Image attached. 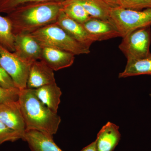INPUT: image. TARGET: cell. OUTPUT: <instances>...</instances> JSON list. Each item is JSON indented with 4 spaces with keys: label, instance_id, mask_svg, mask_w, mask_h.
Listing matches in <instances>:
<instances>
[{
    "label": "cell",
    "instance_id": "11",
    "mask_svg": "<svg viewBox=\"0 0 151 151\" xmlns=\"http://www.w3.org/2000/svg\"><path fill=\"white\" fill-rule=\"evenodd\" d=\"M55 82L54 70L41 60L30 65L27 88L35 89Z\"/></svg>",
    "mask_w": 151,
    "mask_h": 151
},
{
    "label": "cell",
    "instance_id": "22",
    "mask_svg": "<svg viewBox=\"0 0 151 151\" xmlns=\"http://www.w3.org/2000/svg\"><path fill=\"white\" fill-rule=\"evenodd\" d=\"M22 139L17 132L11 129L0 121V145L6 142H14Z\"/></svg>",
    "mask_w": 151,
    "mask_h": 151
},
{
    "label": "cell",
    "instance_id": "8",
    "mask_svg": "<svg viewBox=\"0 0 151 151\" xmlns=\"http://www.w3.org/2000/svg\"><path fill=\"white\" fill-rule=\"evenodd\" d=\"M0 121L21 135L23 139L26 128L18 101L0 105Z\"/></svg>",
    "mask_w": 151,
    "mask_h": 151
},
{
    "label": "cell",
    "instance_id": "19",
    "mask_svg": "<svg viewBox=\"0 0 151 151\" xmlns=\"http://www.w3.org/2000/svg\"><path fill=\"white\" fill-rule=\"evenodd\" d=\"M62 11L70 18L82 24L91 18L83 6L76 2H63Z\"/></svg>",
    "mask_w": 151,
    "mask_h": 151
},
{
    "label": "cell",
    "instance_id": "24",
    "mask_svg": "<svg viewBox=\"0 0 151 151\" xmlns=\"http://www.w3.org/2000/svg\"><path fill=\"white\" fill-rule=\"evenodd\" d=\"M0 85L4 88H15L12 79L5 70L0 66Z\"/></svg>",
    "mask_w": 151,
    "mask_h": 151
},
{
    "label": "cell",
    "instance_id": "4",
    "mask_svg": "<svg viewBox=\"0 0 151 151\" xmlns=\"http://www.w3.org/2000/svg\"><path fill=\"white\" fill-rule=\"evenodd\" d=\"M110 20L123 37L135 30L151 27V8L136 11L112 8Z\"/></svg>",
    "mask_w": 151,
    "mask_h": 151
},
{
    "label": "cell",
    "instance_id": "14",
    "mask_svg": "<svg viewBox=\"0 0 151 151\" xmlns=\"http://www.w3.org/2000/svg\"><path fill=\"white\" fill-rule=\"evenodd\" d=\"M23 140L27 142L32 151H63L55 142L52 136L43 132L26 131Z\"/></svg>",
    "mask_w": 151,
    "mask_h": 151
},
{
    "label": "cell",
    "instance_id": "5",
    "mask_svg": "<svg viewBox=\"0 0 151 151\" xmlns=\"http://www.w3.org/2000/svg\"><path fill=\"white\" fill-rule=\"evenodd\" d=\"M122 38L119 48L127 60L143 59L151 57L150 51L151 27L135 30Z\"/></svg>",
    "mask_w": 151,
    "mask_h": 151
},
{
    "label": "cell",
    "instance_id": "6",
    "mask_svg": "<svg viewBox=\"0 0 151 151\" xmlns=\"http://www.w3.org/2000/svg\"><path fill=\"white\" fill-rule=\"evenodd\" d=\"M30 65L0 45V66L12 79L19 90L27 88Z\"/></svg>",
    "mask_w": 151,
    "mask_h": 151
},
{
    "label": "cell",
    "instance_id": "25",
    "mask_svg": "<svg viewBox=\"0 0 151 151\" xmlns=\"http://www.w3.org/2000/svg\"><path fill=\"white\" fill-rule=\"evenodd\" d=\"M80 151H97L96 142L95 141L93 142L88 146H86Z\"/></svg>",
    "mask_w": 151,
    "mask_h": 151
},
{
    "label": "cell",
    "instance_id": "21",
    "mask_svg": "<svg viewBox=\"0 0 151 151\" xmlns=\"http://www.w3.org/2000/svg\"><path fill=\"white\" fill-rule=\"evenodd\" d=\"M118 4L119 7L132 10L151 8V0H118Z\"/></svg>",
    "mask_w": 151,
    "mask_h": 151
},
{
    "label": "cell",
    "instance_id": "2",
    "mask_svg": "<svg viewBox=\"0 0 151 151\" xmlns=\"http://www.w3.org/2000/svg\"><path fill=\"white\" fill-rule=\"evenodd\" d=\"M18 102L26 131H39L51 136L57 132L60 117L38 99L33 89L20 90Z\"/></svg>",
    "mask_w": 151,
    "mask_h": 151
},
{
    "label": "cell",
    "instance_id": "16",
    "mask_svg": "<svg viewBox=\"0 0 151 151\" xmlns=\"http://www.w3.org/2000/svg\"><path fill=\"white\" fill-rule=\"evenodd\" d=\"M79 3L90 17L103 20H110L112 8L103 0H65Z\"/></svg>",
    "mask_w": 151,
    "mask_h": 151
},
{
    "label": "cell",
    "instance_id": "15",
    "mask_svg": "<svg viewBox=\"0 0 151 151\" xmlns=\"http://www.w3.org/2000/svg\"><path fill=\"white\" fill-rule=\"evenodd\" d=\"M38 99L52 111L57 113L62 92L55 82L34 89Z\"/></svg>",
    "mask_w": 151,
    "mask_h": 151
},
{
    "label": "cell",
    "instance_id": "7",
    "mask_svg": "<svg viewBox=\"0 0 151 151\" xmlns=\"http://www.w3.org/2000/svg\"><path fill=\"white\" fill-rule=\"evenodd\" d=\"M42 46L30 34L15 35L14 54L25 63L31 65L40 60Z\"/></svg>",
    "mask_w": 151,
    "mask_h": 151
},
{
    "label": "cell",
    "instance_id": "12",
    "mask_svg": "<svg viewBox=\"0 0 151 151\" xmlns=\"http://www.w3.org/2000/svg\"><path fill=\"white\" fill-rule=\"evenodd\" d=\"M56 23L71 37L89 48L92 43L95 42L94 39L86 31L83 24L70 18L62 10Z\"/></svg>",
    "mask_w": 151,
    "mask_h": 151
},
{
    "label": "cell",
    "instance_id": "27",
    "mask_svg": "<svg viewBox=\"0 0 151 151\" xmlns=\"http://www.w3.org/2000/svg\"><path fill=\"white\" fill-rule=\"evenodd\" d=\"M150 97H151V93H150Z\"/></svg>",
    "mask_w": 151,
    "mask_h": 151
},
{
    "label": "cell",
    "instance_id": "1",
    "mask_svg": "<svg viewBox=\"0 0 151 151\" xmlns=\"http://www.w3.org/2000/svg\"><path fill=\"white\" fill-rule=\"evenodd\" d=\"M63 2H48L24 6L7 14L15 35L30 34L48 25L56 23Z\"/></svg>",
    "mask_w": 151,
    "mask_h": 151
},
{
    "label": "cell",
    "instance_id": "13",
    "mask_svg": "<svg viewBox=\"0 0 151 151\" xmlns=\"http://www.w3.org/2000/svg\"><path fill=\"white\" fill-rule=\"evenodd\" d=\"M119 127L108 122L97 135L96 142L97 151H113L121 139Z\"/></svg>",
    "mask_w": 151,
    "mask_h": 151
},
{
    "label": "cell",
    "instance_id": "17",
    "mask_svg": "<svg viewBox=\"0 0 151 151\" xmlns=\"http://www.w3.org/2000/svg\"><path fill=\"white\" fill-rule=\"evenodd\" d=\"M142 75H151V57L143 59L127 60L125 69L119 73V77L127 78Z\"/></svg>",
    "mask_w": 151,
    "mask_h": 151
},
{
    "label": "cell",
    "instance_id": "23",
    "mask_svg": "<svg viewBox=\"0 0 151 151\" xmlns=\"http://www.w3.org/2000/svg\"><path fill=\"white\" fill-rule=\"evenodd\" d=\"M20 90L15 87L5 88L0 85V105L18 100Z\"/></svg>",
    "mask_w": 151,
    "mask_h": 151
},
{
    "label": "cell",
    "instance_id": "26",
    "mask_svg": "<svg viewBox=\"0 0 151 151\" xmlns=\"http://www.w3.org/2000/svg\"><path fill=\"white\" fill-rule=\"evenodd\" d=\"M108 5L112 8H116L119 7L118 6V0H103Z\"/></svg>",
    "mask_w": 151,
    "mask_h": 151
},
{
    "label": "cell",
    "instance_id": "3",
    "mask_svg": "<svg viewBox=\"0 0 151 151\" xmlns=\"http://www.w3.org/2000/svg\"><path fill=\"white\" fill-rule=\"evenodd\" d=\"M44 46L68 52L74 55L89 54L90 48L76 40L56 23L48 25L30 34Z\"/></svg>",
    "mask_w": 151,
    "mask_h": 151
},
{
    "label": "cell",
    "instance_id": "10",
    "mask_svg": "<svg viewBox=\"0 0 151 151\" xmlns=\"http://www.w3.org/2000/svg\"><path fill=\"white\" fill-rule=\"evenodd\" d=\"M42 46L40 60L44 61L54 71L73 65L75 60L74 55L55 47Z\"/></svg>",
    "mask_w": 151,
    "mask_h": 151
},
{
    "label": "cell",
    "instance_id": "20",
    "mask_svg": "<svg viewBox=\"0 0 151 151\" xmlns=\"http://www.w3.org/2000/svg\"><path fill=\"white\" fill-rule=\"evenodd\" d=\"M65 0H0V13L8 14L24 6L48 2H63Z\"/></svg>",
    "mask_w": 151,
    "mask_h": 151
},
{
    "label": "cell",
    "instance_id": "9",
    "mask_svg": "<svg viewBox=\"0 0 151 151\" xmlns=\"http://www.w3.org/2000/svg\"><path fill=\"white\" fill-rule=\"evenodd\" d=\"M83 25L95 42L121 37L119 30L110 20L91 17Z\"/></svg>",
    "mask_w": 151,
    "mask_h": 151
},
{
    "label": "cell",
    "instance_id": "18",
    "mask_svg": "<svg viewBox=\"0 0 151 151\" xmlns=\"http://www.w3.org/2000/svg\"><path fill=\"white\" fill-rule=\"evenodd\" d=\"M15 35L10 21L0 15V45L11 52L14 51Z\"/></svg>",
    "mask_w": 151,
    "mask_h": 151
}]
</instances>
